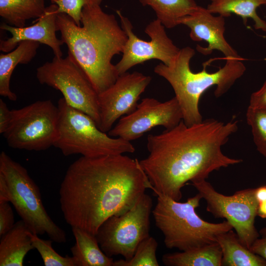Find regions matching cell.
Here are the masks:
<instances>
[{
  "instance_id": "obj_22",
  "label": "cell",
  "mask_w": 266,
  "mask_h": 266,
  "mask_svg": "<svg viewBox=\"0 0 266 266\" xmlns=\"http://www.w3.org/2000/svg\"><path fill=\"white\" fill-rule=\"evenodd\" d=\"M222 252L217 242L181 252L163 255L162 262L168 266H221Z\"/></svg>"
},
{
  "instance_id": "obj_7",
  "label": "cell",
  "mask_w": 266,
  "mask_h": 266,
  "mask_svg": "<svg viewBox=\"0 0 266 266\" xmlns=\"http://www.w3.org/2000/svg\"><path fill=\"white\" fill-rule=\"evenodd\" d=\"M0 175L8 187L9 202L30 231L37 235L46 234L57 243L66 242V232L48 215L39 189L27 170L4 151L0 154Z\"/></svg>"
},
{
  "instance_id": "obj_35",
  "label": "cell",
  "mask_w": 266,
  "mask_h": 266,
  "mask_svg": "<svg viewBox=\"0 0 266 266\" xmlns=\"http://www.w3.org/2000/svg\"><path fill=\"white\" fill-rule=\"evenodd\" d=\"M257 215L262 218H266V201L259 203Z\"/></svg>"
},
{
  "instance_id": "obj_33",
  "label": "cell",
  "mask_w": 266,
  "mask_h": 266,
  "mask_svg": "<svg viewBox=\"0 0 266 266\" xmlns=\"http://www.w3.org/2000/svg\"><path fill=\"white\" fill-rule=\"evenodd\" d=\"M8 202V189L3 177L0 175V202Z\"/></svg>"
},
{
  "instance_id": "obj_1",
  "label": "cell",
  "mask_w": 266,
  "mask_h": 266,
  "mask_svg": "<svg viewBox=\"0 0 266 266\" xmlns=\"http://www.w3.org/2000/svg\"><path fill=\"white\" fill-rule=\"evenodd\" d=\"M147 189L153 187L137 159L81 156L69 166L61 184V210L71 228L95 235L107 219L129 210Z\"/></svg>"
},
{
  "instance_id": "obj_13",
  "label": "cell",
  "mask_w": 266,
  "mask_h": 266,
  "mask_svg": "<svg viewBox=\"0 0 266 266\" xmlns=\"http://www.w3.org/2000/svg\"><path fill=\"white\" fill-rule=\"evenodd\" d=\"M182 119V111L175 97L164 102L145 98L141 100L133 111L120 118L107 133L131 142L155 127L171 129Z\"/></svg>"
},
{
  "instance_id": "obj_28",
  "label": "cell",
  "mask_w": 266,
  "mask_h": 266,
  "mask_svg": "<svg viewBox=\"0 0 266 266\" xmlns=\"http://www.w3.org/2000/svg\"><path fill=\"white\" fill-rule=\"evenodd\" d=\"M102 0H51L58 6V13H63L69 16L77 25L81 26L82 9L88 5H100Z\"/></svg>"
},
{
  "instance_id": "obj_15",
  "label": "cell",
  "mask_w": 266,
  "mask_h": 266,
  "mask_svg": "<svg viewBox=\"0 0 266 266\" xmlns=\"http://www.w3.org/2000/svg\"><path fill=\"white\" fill-rule=\"evenodd\" d=\"M180 25L186 26L190 29L189 35L192 40L204 41L207 43L205 47L197 46L200 53L207 55L214 50H218L226 60H244L225 37V18L223 16H215L206 8L199 5L193 12L181 19Z\"/></svg>"
},
{
  "instance_id": "obj_25",
  "label": "cell",
  "mask_w": 266,
  "mask_h": 266,
  "mask_svg": "<svg viewBox=\"0 0 266 266\" xmlns=\"http://www.w3.org/2000/svg\"><path fill=\"white\" fill-rule=\"evenodd\" d=\"M158 245L156 240L149 236L139 243L131 259L115 261L113 266H158L156 257Z\"/></svg>"
},
{
  "instance_id": "obj_8",
  "label": "cell",
  "mask_w": 266,
  "mask_h": 266,
  "mask_svg": "<svg viewBox=\"0 0 266 266\" xmlns=\"http://www.w3.org/2000/svg\"><path fill=\"white\" fill-rule=\"evenodd\" d=\"M11 114L9 127L2 134L9 147L38 151L54 146L59 134V110L50 100L12 109Z\"/></svg>"
},
{
  "instance_id": "obj_23",
  "label": "cell",
  "mask_w": 266,
  "mask_h": 266,
  "mask_svg": "<svg viewBox=\"0 0 266 266\" xmlns=\"http://www.w3.org/2000/svg\"><path fill=\"white\" fill-rule=\"evenodd\" d=\"M46 7L44 0H0V15L12 26L23 27L27 20L40 17Z\"/></svg>"
},
{
  "instance_id": "obj_30",
  "label": "cell",
  "mask_w": 266,
  "mask_h": 266,
  "mask_svg": "<svg viewBox=\"0 0 266 266\" xmlns=\"http://www.w3.org/2000/svg\"><path fill=\"white\" fill-rule=\"evenodd\" d=\"M249 107L266 109V81L259 90L251 94Z\"/></svg>"
},
{
  "instance_id": "obj_26",
  "label": "cell",
  "mask_w": 266,
  "mask_h": 266,
  "mask_svg": "<svg viewBox=\"0 0 266 266\" xmlns=\"http://www.w3.org/2000/svg\"><path fill=\"white\" fill-rule=\"evenodd\" d=\"M33 245L37 250L45 266H76L73 258L59 254L52 247L51 239L45 240L37 234L30 233Z\"/></svg>"
},
{
  "instance_id": "obj_24",
  "label": "cell",
  "mask_w": 266,
  "mask_h": 266,
  "mask_svg": "<svg viewBox=\"0 0 266 266\" xmlns=\"http://www.w3.org/2000/svg\"><path fill=\"white\" fill-rule=\"evenodd\" d=\"M143 6L148 5L155 11L157 19L166 28L180 25L183 17L193 12L198 7L194 0H139Z\"/></svg>"
},
{
  "instance_id": "obj_20",
  "label": "cell",
  "mask_w": 266,
  "mask_h": 266,
  "mask_svg": "<svg viewBox=\"0 0 266 266\" xmlns=\"http://www.w3.org/2000/svg\"><path fill=\"white\" fill-rule=\"evenodd\" d=\"M217 242L222 252L221 266H266V260L244 246L233 229L219 234Z\"/></svg>"
},
{
  "instance_id": "obj_9",
  "label": "cell",
  "mask_w": 266,
  "mask_h": 266,
  "mask_svg": "<svg viewBox=\"0 0 266 266\" xmlns=\"http://www.w3.org/2000/svg\"><path fill=\"white\" fill-rule=\"evenodd\" d=\"M152 200L144 193L126 212L107 219L95 234L102 251L108 256L120 255L131 259L139 243L149 236Z\"/></svg>"
},
{
  "instance_id": "obj_32",
  "label": "cell",
  "mask_w": 266,
  "mask_h": 266,
  "mask_svg": "<svg viewBox=\"0 0 266 266\" xmlns=\"http://www.w3.org/2000/svg\"><path fill=\"white\" fill-rule=\"evenodd\" d=\"M12 118L11 110L0 99V133L3 134L7 130Z\"/></svg>"
},
{
  "instance_id": "obj_17",
  "label": "cell",
  "mask_w": 266,
  "mask_h": 266,
  "mask_svg": "<svg viewBox=\"0 0 266 266\" xmlns=\"http://www.w3.org/2000/svg\"><path fill=\"white\" fill-rule=\"evenodd\" d=\"M31 232L22 220L0 236V266H22L27 253L34 249Z\"/></svg>"
},
{
  "instance_id": "obj_16",
  "label": "cell",
  "mask_w": 266,
  "mask_h": 266,
  "mask_svg": "<svg viewBox=\"0 0 266 266\" xmlns=\"http://www.w3.org/2000/svg\"><path fill=\"white\" fill-rule=\"evenodd\" d=\"M58 14L57 5L52 3L46 7L44 14L32 26L19 28L2 23L0 26V29L8 31L12 36L0 40V51L7 53L14 49L21 41L32 40L48 46L52 49L55 56L62 57L61 47L64 43L56 35Z\"/></svg>"
},
{
  "instance_id": "obj_18",
  "label": "cell",
  "mask_w": 266,
  "mask_h": 266,
  "mask_svg": "<svg viewBox=\"0 0 266 266\" xmlns=\"http://www.w3.org/2000/svg\"><path fill=\"white\" fill-rule=\"evenodd\" d=\"M40 43L32 40L20 42L7 54L0 55V95L11 101H16V95L10 89L11 75L19 64H27L35 57Z\"/></svg>"
},
{
  "instance_id": "obj_11",
  "label": "cell",
  "mask_w": 266,
  "mask_h": 266,
  "mask_svg": "<svg viewBox=\"0 0 266 266\" xmlns=\"http://www.w3.org/2000/svg\"><path fill=\"white\" fill-rule=\"evenodd\" d=\"M36 75L40 84L60 91L69 105L88 114L99 127L98 94L69 55L54 56L36 69Z\"/></svg>"
},
{
  "instance_id": "obj_19",
  "label": "cell",
  "mask_w": 266,
  "mask_h": 266,
  "mask_svg": "<svg viewBox=\"0 0 266 266\" xmlns=\"http://www.w3.org/2000/svg\"><path fill=\"white\" fill-rule=\"evenodd\" d=\"M75 243L70 248L76 266H113L114 260L101 249L95 234L72 227Z\"/></svg>"
},
{
  "instance_id": "obj_21",
  "label": "cell",
  "mask_w": 266,
  "mask_h": 266,
  "mask_svg": "<svg viewBox=\"0 0 266 266\" xmlns=\"http://www.w3.org/2000/svg\"><path fill=\"white\" fill-rule=\"evenodd\" d=\"M266 4V0H210L206 8L211 13L225 17L234 14L240 16L244 24L248 19H252L256 30L266 32V22L257 12V8Z\"/></svg>"
},
{
  "instance_id": "obj_27",
  "label": "cell",
  "mask_w": 266,
  "mask_h": 266,
  "mask_svg": "<svg viewBox=\"0 0 266 266\" xmlns=\"http://www.w3.org/2000/svg\"><path fill=\"white\" fill-rule=\"evenodd\" d=\"M246 120L251 128L257 150L266 157V109L248 106Z\"/></svg>"
},
{
  "instance_id": "obj_31",
  "label": "cell",
  "mask_w": 266,
  "mask_h": 266,
  "mask_svg": "<svg viewBox=\"0 0 266 266\" xmlns=\"http://www.w3.org/2000/svg\"><path fill=\"white\" fill-rule=\"evenodd\" d=\"M259 233L261 237L254 241L249 249L266 260V227L262 228Z\"/></svg>"
},
{
  "instance_id": "obj_3",
  "label": "cell",
  "mask_w": 266,
  "mask_h": 266,
  "mask_svg": "<svg viewBox=\"0 0 266 266\" xmlns=\"http://www.w3.org/2000/svg\"><path fill=\"white\" fill-rule=\"evenodd\" d=\"M81 23L79 26L66 14L58 13L57 31L67 47L68 55L99 94L119 76L111 61L122 53L128 37L115 16L104 12L100 5L84 7Z\"/></svg>"
},
{
  "instance_id": "obj_5",
  "label": "cell",
  "mask_w": 266,
  "mask_h": 266,
  "mask_svg": "<svg viewBox=\"0 0 266 266\" xmlns=\"http://www.w3.org/2000/svg\"><path fill=\"white\" fill-rule=\"evenodd\" d=\"M155 194L157 202L152 212L168 249L185 251L201 247L217 242L219 234L233 229L227 220L210 223L198 215L196 209L202 199L199 193L184 202L159 192Z\"/></svg>"
},
{
  "instance_id": "obj_6",
  "label": "cell",
  "mask_w": 266,
  "mask_h": 266,
  "mask_svg": "<svg viewBox=\"0 0 266 266\" xmlns=\"http://www.w3.org/2000/svg\"><path fill=\"white\" fill-rule=\"evenodd\" d=\"M57 106L59 134L54 146L64 156L80 154L93 158L134 152L131 142L102 132L90 116L71 106L64 98Z\"/></svg>"
},
{
  "instance_id": "obj_34",
  "label": "cell",
  "mask_w": 266,
  "mask_h": 266,
  "mask_svg": "<svg viewBox=\"0 0 266 266\" xmlns=\"http://www.w3.org/2000/svg\"><path fill=\"white\" fill-rule=\"evenodd\" d=\"M255 194L259 203L266 201V185L256 188Z\"/></svg>"
},
{
  "instance_id": "obj_12",
  "label": "cell",
  "mask_w": 266,
  "mask_h": 266,
  "mask_svg": "<svg viewBox=\"0 0 266 266\" xmlns=\"http://www.w3.org/2000/svg\"><path fill=\"white\" fill-rule=\"evenodd\" d=\"M121 26L128 38L122 52V57L115 65L119 75L128 71L132 67L151 60L157 59L166 65H170L180 49L167 36L165 27L158 19L151 22L145 28V33L150 41L140 39L133 32L130 20L120 10H116Z\"/></svg>"
},
{
  "instance_id": "obj_10",
  "label": "cell",
  "mask_w": 266,
  "mask_h": 266,
  "mask_svg": "<svg viewBox=\"0 0 266 266\" xmlns=\"http://www.w3.org/2000/svg\"><path fill=\"white\" fill-rule=\"evenodd\" d=\"M206 202V211L215 218H225L235 231L241 242L250 249L260 236L255 226L259 202L255 189L239 190L232 196L223 195L215 190L206 180L190 184Z\"/></svg>"
},
{
  "instance_id": "obj_29",
  "label": "cell",
  "mask_w": 266,
  "mask_h": 266,
  "mask_svg": "<svg viewBox=\"0 0 266 266\" xmlns=\"http://www.w3.org/2000/svg\"><path fill=\"white\" fill-rule=\"evenodd\" d=\"M14 224V213L9 202H0V236L8 232Z\"/></svg>"
},
{
  "instance_id": "obj_4",
  "label": "cell",
  "mask_w": 266,
  "mask_h": 266,
  "mask_svg": "<svg viewBox=\"0 0 266 266\" xmlns=\"http://www.w3.org/2000/svg\"><path fill=\"white\" fill-rule=\"evenodd\" d=\"M195 54L194 49L185 47L180 49L170 65L160 63L154 69L173 88L182 111V120L188 126L202 121L199 103L207 90L216 86L214 94L216 98H219L228 91L246 70L243 61L230 59H227L225 65L215 72H207L205 65L201 71L194 72L190 68V63Z\"/></svg>"
},
{
  "instance_id": "obj_2",
  "label": "cell",
  "mask_w": 266,
  "mask_h": 266,
  "mask_svg": "<svg viewBox=\"0 0 266 266\" xmlns=\"http://www.w3.org/2000/svg\"><path fill=\"white\" fill-rule=\"evenodd\" d=\"M237 124L210 118L188 126L182 120L171 129L149 134V155L139 163L154 193L179 201L181 189L188 182L206 180L214 170L242 162L221 150L238 130Z\"/></svg>"
},
{
  "instance_id": "obj_14",
  "label": "cell",
  "mask_w": 266,
  "mask_h": 266,
  "mask_svg": "<svg viewBox=\"0 0 266 266\" xmlns=\"http://www.w3.org/2000/svg\"><path fill=\"white\" fill-rule=\"evenodd\" d=\"M151 77L140 72H126L98 94L100 110L99 128L108 133L118 119L136 108L141 95L150 84Z\"/></svg>"
}]
</instances>
